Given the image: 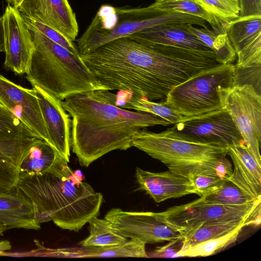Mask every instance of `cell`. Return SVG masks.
Wrapping results in <instances>:
<instances>
[{
    "label": "cell",
    "instance_id": "cell-1",
    "mask_svg": "<svg viewBox=\"0 0 261 261\" xmlns=\"http://www.w3.org/2000/svg\"><path fill=\"white\" fill-rule=\"evenodd\" d=\"M108 90H128L153 101L193 75L220 64L213 50L146 41L132 35L109 41L81 56Z\"/></svg>",
    "mask_w": 261,
    "mask_h": 261
},
{
    "label": "cell",
    "instance_id": "cell-2",
    "mask_svg": "<svg viewBox=\"0 0 261 261\" xmlns=\"http://www.w3.org/2000/svg\"><path fill=\"white\" fill-rule=\"evenodd\" d=\"M62 104L72 118V151L80 164L86 167L112 151L132 147L133 135L139 130L172 124L155 115L115 106L110 90L73 94Z\"/></svg>",
    "mask_w": 261,
    "mask_h": 261
},
{
    "label": "cell",
    "instance_id": "cell-3",
    "mask_svg": "<svg viewBox=\"0 0 261 261\" xmlns=\"http://www.w3.org/2000/svg\"><path fill=\"white\" fill-rule=\"evenodd\" d=\"M83 178L80 170L57 165L41 173L20 174L17 187L33 202L40 224L52 220L62 229L77 232L98 217L103 200Z\"/></svg>",
    "mask_w": 261,
    "mask_h": 261
},
{
    "label": "cell",
    "instance_id": "cell-4",
    "mask_svg": "<svg viewBox=\"0 0 261 261\" xmlns=\"http://www.w3.org/2000/svg\"><path fill=\"white\" fill-rule=\"evenodd\" d=\"M31 33L34 50L25 78L33 87H38L61 100L77 93L108 90L81 57L39 33Z\"/></svg>",
    "mask_w": 261,
    "mask_h": 261
},
{
    "label": "cell",
    "instance_id": "cell-5",
    "mask_svg": "<svg viewBox=\"0 0 261 261\" xmlns=\"http://www.w3.org/2000/svg\"><path fill=\"white\" fill-rule=\"evenodd\" d=\"M189 24L207 28L205 21L181 13L168 12L150 7L118 8L100 7L80 38L76 46L80 56L114 39L165 24Z\"/></svg>",
    "mask_w": 261,
    "mask_h": 261
},
{
    "label": "cell",
    "instance_id": "cell-6",
    "mask_svg": "<svg viewBox=\"0 0 261 261\" xmlns=\"http://www.w3.org/2000/svg\"><path fill=\"white\" fill-rule=\"evenodd\" d=\"M132 145L160 161L169 170L190 178L200 174L216 176V161L226 156L228 149L185 141L168 129L159 133L141 129L133 135Z\"/></svg>",
    "mask_w": 261,
    "mask_h": 261
},
{
    "label": "cell",
    "instance_id": "cell-7",
    "mask_svg": "<svg viewBox=\"0 0 261 261\" xmlns=\"http://www.w3.org/2000/svg\"><path fill=\"white\" fill-rule=\"evenodd\" d=\"M234 65L220 64L203 70L173 87L164 102L184 117L222 109L217 89L233 86Z\"/></svg>",
    "mask_w": 261,
    "mask_h": 261
},
{
    "label": "cell",
    "instance_id": "cell-8",
    "mask_svg": "<svg viewBox=\"0 0 261 261\" xmlns=\"http://www.w3.org/2000/svg\"><path fill=\"white\" fill-rule=\"evenodd\" d=\"M260 205L261 199L240 205H225L206 202L200 197L158 213L166 223L185 236L203 224L248 218L260 219Z\"/></svg>",
    "mask_w": 261,
    "mask_h": 261
},
{
    "label": "cell",
    "instance_id": "cell-9",
    "mask_svg": "<svg viewBox=\"0 0 261 261\" xmlns=\"http://www.w3.org/2000/svg\"><path fill=\"white\" fill-rule=\"evenodd\" d=\"M222 108L226 111L241 133L245 145L261 164V95L250 85L217 89Z\"/></svg>",
    "mask_w": 261,
    "mask_h": 261
},
{
    "label": "cell",
    "instance_id": "cell-10",
    "mask_svg": "<svg viewBox=\"0 0 261 261\" xmlns=\"http://www.w3.org/2000/svg\"><path fill=\"white\" fill-rule=\"evenodd\" d=\"M168 129L176 137L194 143L226 147L245 143L231 116L223 109L184 117Z\"/></svg>",
    "mask_w": 261,
    "mask_h": 261
},
{
    "label": "cell",
    "instance_id": "cell-11",
    "mask_svg": "<svg viewBox=\"0 0 261 261\" xmlns=\"http://www.w3.org/2000/svg\"><path fill=\"white\" fill-rule=\"evenodd\" d=\"M105 218L126 238L146 244L170 242L184 236L181 231L166 223L158 213L114 208L107 212Z\"/></svg>",
    "mask_w": 261,
    "mask_h": 261
},
{
    "label": "cell",
    "instance_id": "cell-12",
    "mask_svg": "<svg viewBox=\"0 0 261 261\" xmlns=\"http://www.w3.org/2000/svg\"><path fill=\"white\" fill-rule=\"evenodd\" d=\"M4 32L6 69L16 74L29 70L34 44L30 30L17 8L10 5L2 16Z\"/></svg>",
    "mask_w": 261,
    "mask_h": 261
},
{
    "label": "cell",
    "instance_id": "cell-13",
    "mask_svg": "<svg viewBox=\"0 0 261 261\" xmlns=\"http://www.w3.org/2000/svg\"><path fill=\"white\" fill-rule=\"evenodd\" d=\"M0 103L14 113L37 136L51 145L33 89L23 88L0 74Z\"/></svg>",
    "mask_w": 261,
    "mask_h": 261
},
{
    "label": "cell",
    "instance_id": "cell-14",
    "mask_svg": "<svg viewBox=\"0 0 261 261\" xmlns=\"http://www.w3.org/2000/svg\"><path fill=\"white\" fill-rule=\"evenodd\" d=\"M224 28L237 57L234 67L261 65V15L239 17Z\"/></svg>",
    "mask_w": 261,
    "mask_h": 261
},
{
    "label": "cell",
    "instance_id": "cell-15",
    "mask_svg": "<svg viewBox=\"0 0 261 261\" xmlns=\"http://www.w3.org/2000/svg\"><path fill=\"white\" fill-rule=\"evenodd\" d=\"M22 16L39 21L75 40L79 27L68 0H23L17 8Z\"/></svg>",
    "mask_w": 261,
    "mask_h": 261
},
{
    "label": "cell",
    "instance_id": "cell-16",
    "mask_svg": "<svg viewBox=\"0 0 261 261\" xmlns=\"http://www.w3.org/2000/svg\"><path fill=\"white\" fill-rule=\"evenodd\" d=\"M51 145L69 162L71 120L62 100L41 88L33 86Z\"/></svg>",
    "mask_w": 261,
    "mask_h": 261
},
{
    "label": "cell",
    "instance_id": "cell-17",
    "mask_svg": "<svg viewBox=\"0 0 261 261\" xmlns=\"http://www.w3.org/2000/svg\"><path fill=\"white\" fill-rule=\"evenodd\" d=\"M135 176L139 189L144 191L157 203L198 192L191 179L170 170L152 172L136 169Z\"/></svg>",
    "mask_w": 261,
    "mask_h": 261
},
{
    "label": "cell",
    "instance_id": "cell-18",
    "mask_svg": "<svg viewBox=\"0 0 261 261\" xmlns=\"http://www.w3.org/2000/svg\"><path fill=\"white\" fill-rule=\"evenodd\" d=\"M233 169L229 180L253 200L261 199V164L245 143L228 147Z\"/></svg>",
    "mask_w": 261,
    "mask_h": 261
},
{
    "label": "cell",
    "instance_id": "cell-19",
    "mask_svg": "<svg viewBox=\"0 0 261 261\" xmlns=\"http://www.w3.org/2000/svg\"><path fill=\"white\" fill-rule=\"evenodd\" d=\"M0 222L7 229L39 230L41 227L33 202L17 187L0 192Z\"/></svg>",
    "mask_w": 261,
    "mask_h": 261
},
{
    "label": "cell",
    "instance_id": "cell-20",
    "mask_svg": "<svg viewBox=\"0 0 261 261\" xmlns=\"http://www.w3.org/2000/svg\"><path fill=\"white\" fill-rule=\"evenodd\" d=\"M144 242L130 239L121 244L112 246H82L50 249L43 247L41 256L64 258L148 257Z\"/></svg>",
    "mask_w": 261,
    "mask_h": 261
},
{
    "label": "cell",
    "instance_id": "cell-21",
    "mask_svg": "<svg viewBox=\"0 0 261 261\" xmlns=\"http://www.w3.org/2000/svg\"><path fill=\"white\" fill-rule=\"evenodd\" d=\"M41 139L34 137L0 141V192L17 187L23 160Z\"/></svg>",
    "mask_w": 261,
    "mask_h": 261
},
{
    "label": "cell",
    "instance_id": "cell-22",
    "mask_svg": "<svg viewBox=\"0 0 261 261\" xmlns=\"http://www.w3.org/2000/svg\"><path fill=\"white\" fill-rule=\"evenodd\" d=\"M189 24H165L130 35L142 40L182 48L212 50L188 28Z\"/></svg>",
    "mask_w": 261,
    "mask_h": 261
},
{
    "label": "cell",
    "instance_id": "cell-23",
    "mask_svg": "<svg viewBox=\"0 0 261 261\" xmlns=\"http://www.w3.org/2000/svg\"><path fill=\"white\" fill-rule=\"evenodd\" d=\"M113 103L123 109L151 113L170 122L172 124L181 120L184 117L164 101L156 102L128 90H118L112 93Z\"/></svg>",
    "mask_w": 261,
    "mask_h": 261
},
{
    "label": "cell",
    "instance_id": "cell-24",
    "mask_svg": "<svg viewBox=\"0 0 261 261\" xmlns=\"http://www.w3.org/2000/svg\"><path fill=\"white\" fill-rule=\"evenodd\" d=\"M260 223V219L248 218L200 225L185 235L183 238V249L221 237L246 226H257Z\"/></svg>",
    "mask_w": 261,
    "mask_h": 261
},
{
    "label": "cell",
    "instance_id": "cell-25",
    "mask_svg": "<svg viewBox=\"0 0 261 261\" xmlns=\"http://www.w3.org/2000/svg\"><path fill=\"white\" fill-rule=\"evenodd\" d=\"M67 160L42 139L30 149L20 167V174L38 173L57 165L68 164Z\"/></svg>",
    "mask_w": 261,
    "mask_h": 261
},
{
    "label": "cell",
    "instance_id": "cell-26",
    "mask_svg": "<svg viewBox=\"0 0 261 261\" xmlns=\"http://www.w3.org/2000/svg\"><path fill=\"white\" fill-rule=\"evenodd\" d=\"M188 28L215 53L220 64H233L237 56L225 29H198L191 24Z\"/></svg>",
    "mask_w": 261,
    "mask_h": 261
},
{
    "label": "cell",
    "instance_id": "cell-27",
    "mask_svg": "<svg viewBox=\"0 0 261 261\" xmlns=\"http://www.w3.org/2000/svg\"><path fill=\"white\" fill-rule=\"evenodd\" d=\"M89 224V236L79 243L82 246L107 247L121 244L127 238L123 236L108 220L94 217Z\"/></svg>",
    "mask_w": 261,
    "mask_h": 261
},
{
    "label": "cell",
    "instance_id": "cell-28",
    "mask_svg": "<svg viewBox=\"0 0 261 261\" xmlns=\"http://www.w3.org/2000/svg\"><path fill=\"white\" fill-rule=\"evenodd\" d=\"M149 6L160 10L198 17L207 21L213 29H224L220 21L207 12L196 0H156Z\"/></svg>",
    "mask_w": 261,
    "mask_h": 261
},
{
    "label": "cell",
    "instance_id": "cell-29",
    "mask_svg": "<svg viewBox=\"0 0 261 261\" xmlns=\"http://www.w3.org/2000/svg\"><path fill=\"white\" fill-rule=\"evenodd\" d=\"M242 228L184 248L179 257L207 256L216 253L237 241Z\"/></svg>",
    "mask_w": 261,
    "mask_h": 261
},
{
    "label": "cell",
    "instance_id": "cell-30",
    "mask_svg": "<svg viewBox=\"0 0 261 261\" xmlns=\"http://www.w3.org/2000/svg\"><path fill=\"white\" fill-rule=\"evenodd\" d=\"M34 137H38L14 113L0 103V141Z\"/></svg>",
    "mask_w": 261,
    "mask_h": 261
},
{
    "label": "cell",
    "instance_id": "cell-31",
    "mask_svg": "<svg viewBox=\"0 0 261 261\" xmlns=\"http://www.w3.org/2000/svg\"><path fill=\"white\" fill-rule=\"evenodd\" d=\"M200 197L206 202L225 205H240L256 201L250 198L230 180L225 181L215 191Z\"/></svg>",
    "mask_w": 261,
    "mask_h": 261
},
{
    "label": "cell",
    "instance_id": "cell-32",
    "mask_svg": "<svg viewBox=\"0 0 261 261\" xmlns=\"http://www.w3.org/2000/svg\"><path fill=\"white\" fill-rule=\"evenodd\" d=\"M224 25L239 17V0H196Z\"/></svg>",
    "mask_w": 261,
    "mask_h": 261
},
{
    "label": "cell",
    "instance_id": "cell-33",
    "mask_svg": "<svg viewBox=\"0 0 261 261\" xmlns=\"http://www.w3.org/2000/svg\"><path fill=\"white\" fill-rule=\"evenodd\" d=\"M22 17L31 31L43 35L53 42L65 48L75 56L81 57L76 45L65 36L39 21L27 17L22 16Z\"/></svg>",
    "mask_w": 261,
    "mask_h": 261
},
{
    "label": "cell",
    "instance_id": "cell-34",
    "mask_svg": "<svg viewBox=\"0 0 261 261\" xmlns=\"http://www.w3.org/2000/svg\"><path fill=\"white\" fill-rule=\"evenodd\" d=\"M261 65L248 68H236L233 86L250 85L260 94Z\"/></svg>",
    "mask_w": 261,
    "mask_h": 261
},
{
    "label": "cell",
    "instance_id": "cell-35",
    "mask_svg": "<svg viewBox=\"0 0 261 261\" xmlns=\"http://www.w3.org/2000/svg\"><path fill=\"white\" fill-rule=\"evenodd\" d=\"M190 179L198 192V195L200 197L215 191L226 181L218 176L209 174L194 175Z\"/></svg>",
    "mask_w": 261,
    "mask_h": 261
},
{
    "label": "cell",
    "instance_id": "cell-36",
    "mask_svg": "<svg viewBox=\"0 0 261 261\" xmlns=\"http://www.w3.org/2000/svg\"><path fill=\"white\" fill-rule=\"evenodd\" d=\"M183 238L170 241L167 245L156 248L150 255H148V257H178V254L183 249Z\"/></svg>",
    "mask_w": 261,
    "mask_h": 261
},
{
    "label": "cell",
    "instance_id": "cell-37",
    "mask_svg": "<svg viewBox=\"0 0 261 261\" xmlns=\"http://www.w3.org/2000/svg\"><path fill=\"white\" fill-rule=\"evenodd\" d=\"M239 17L261 15V0H239Z\"/></svg>",
    "mask_w": 261,
    "mask_h": 261
},
{
    "label": "cell",
    "instance_id": "cell-38",
    "mask_svg": "<svg viewBox=\"0 0 261 261\" xmlns=\"http://www.w3.org/2000/svg\"><path fill=\"white\" fill-rule=\"evenodd\" d=\"M214 171L216 176L224 180H229L233 172L232 164L225 156L218 158L215 163Z\"/></svg>",
    "mask_w": 261,
    "mask_h": 261
},
{
    "label": "cell",
    "instance_id": "cell-39",
    "mask_svg": "<svg viewBox=\"0 0 261 261\" xmlns=\"http://www.w3.org/2000/svg\"><path fill=\"white\" fill-rule=\"evenodd\" d=\"M5 39L3 21L2 16H0V53L5 52Z\"/></svg>",
    "mask_w": 261,
    "mask_h": 261
},
{
    "label": "cell",
    "instance_id": "cell-40",
    "mask_svg": "<svg viewBox=\"0 0 261 261\" xmlns=\"http://www.w3.org/2000/svg\"><path fill=\"white\" fill-rule=\"evenodd\" d=\"M11 248V245L9 241H0V256L5 255L6 251Z\"/></svg>",
    "mask_w": 261,
    "mask_h": 261
},
{
    "label": "cell",
    "instance_id": "cell-41",
    "mask_svg": "<svg viewBox=\"0 0 261 261\" xmlns=\"http://www.w3.org/2000/svg\"><path fill=\"white\" fill-rule=\"evenodd\" d=\"M23 0H6L8 5H10L17 8Z\"/></svg>",
    "mask_w": 261,
    "mask_h": 261
},
{
    "label": "cell",
    "instance_id": "cell-42",
    "mask_svg": "<svg viewBox=\"0 0 261 261\" xmlns=\"http://www.w3.org/2000/svg\"><path fill=\"white\" fill-rule=\"evenodd\" d=\"M6 230V227L0 222V236H3Z\"/></svg>",
    "mask_w": 261,
    "mask_h": 261
}]
</instances>
